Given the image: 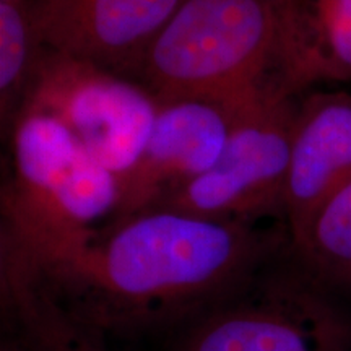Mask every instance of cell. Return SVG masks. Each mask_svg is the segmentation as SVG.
I'll list each match as a JSON object with an SVG mask.
<instances>
[{
  "instance_id": "1",
  "label": "cell",
  "mask_w": 351,
  "mask_h": 351,
  "mask_svg": "<svg viewBox=\"0 0 351 351\" xmlns=\"http://www.w3.org/2000/svg\"><path fill=\"white\" fill-rule=\"evenodd\" d=\"M278 239L257 223L156 208L46 256L3 251L13 276L62 291L96 326L204 311L252 280Z\"/></svg>"
},
{
  "instance_id": "2",
  "label": "cell",
  "mask_w": 351,
  "mask_h": 351,
  "mask_svg": "<svg viewBox=\"0 0 351 351\" xmlns=\"http://www.w3.org/2000/svg\"><path fill=\"white\" fill-rule=\"evenodd\" d=\"M282 57L283 16L269 0H184L130 78L160 101L241 108L285 83Z\"/></svg>"
},
{
  "instance_id": "3",
  "label": "cell",
  "mask_w": 351,
  "mask_h": 351,
  "mask_svg": "<svg viewBox=\"0 0 351 351\" xmlns=\"http://www.w3.org/2000/svg\"><path fill=\"white\" fill-rule=\"evenodd\" d=\"M13 178L2 192L3 247L57 252L111 225L119 179L52 114L25 108L10 130Z\"/></svg>"
},
{
  "instance_id": "4",
  "label": "cell",
  "mask_w": 351,
  "mask_h": 351,
  "mask_svg": "<svg viewBox=\"0 0 351 351\" xmlns=\"http://www.w3.org/2000/svg\"><path fill=\"white\" fill-rule=\"evenodd\" d=\"M301 95L278 83L241 108L217 163L158 208L230 221L257 223L270 215L283 217Z\"/></svg>"
},
{
  "instance_id": "5",
  "label": "cell",
  "mask_w": 351,
  "mask_h": 351,
  "mask_svg": "<svg viewBox=\"0 0 351 351\" xmlns=\"http://www.w3.org/2000/svg\"><path fill=\"white\" fill-rule=\"evenodd\" d=\"M251 282L202 311L179 351H351V322L314 278Z\"/></svg>"
},
{
  "instance_id": "6",
  "label": "cell",
  "mask_w": 351,
  "mask_h": 351,
  "mask_svg": "<svg viewBox=\"0 0 351 351\" xmlns=\"http://www.w3.org/2000/svg\"><path fill=\"white\" fill-rule=\"evenodd\" d=\"M25 108L62 121L121 179L147 143L160 99L132 78L47 47Z\"/></svg>"
},
{
  "instance_id": "7",
  "label": "cell",
  "mask_w": 351,
  "mask_h": 351,
  "mask_svg": "<svg viewBox=\"0 0 351 351\" xmlns=\"http://www.w3.org/2000/svg\"><path fill=\"white\" fill-rule=\"evenodd\" d=\"M241 108L208 99L160 101L138 160L119 179V207L111 225L161 207L207 173L221 155Z\"/></svg>"
},
{
  "instance_id": "8",
  "label": "cell",
  "mask_w": 351,
  "mask_h": 351,
  "mask_svg": "<svg viewBox=\"0 0 351 351\" xmlns=\"http://www.w3.org/2000/svg\"><path fill=\"white\" fill-rule=\"evenodd\" d=\"M184 0H29L44 44L127 78Z\"/></svg>"
},
{
  "instance_id": "9",
  "label": "cell",
  "mask_w": 351,
  "mask_h": 351,
  "mask_svg": "<svg viewBox=\"0 0 351 351\" xmlns=\"http://www.w3.org/2000/svg\"><path fill=\"white\" fill-rule=\"evenodd\" d=\"M351 181V95L343 90L302 93L293 127L283 195L288 232Z\"/></svg>"
},
{
  "instance_id": "10",
  "label": "cell",
  "mask_w": 351,
  "mask_h": 351,
  "mask_svg": "<svg viewBox=\"0 0 351 351\" xmlns=\"http://www.w3.org/2000/svg\"><path fill=\"white\" fill-rule=\"evenodd\" d=\"M282 77L296 93L351 82V0H300L283 25Z\"/></svg>"
},
{
  "instance_id": "11",
  "label": "cell",
  "mask_w": 351,
  "mask_h": 351,
  "mask_svg": "<svg viewBox=\"0 0 351 351\" xmlns=\"http://www.w3.org/2000/svg\"><path fill=\"white\" fill-rule=\"evenodd\" d=\"M288 234L311 278L351 293V181Z\"/></svg>"
},
{
  "instance_id": "12",
  "label": "cell",
  "mask_w": 351,
  "mask_h": 351,
  "mask_svg": "<svg viewBox=\"0 0 351 351\" xmlns=\"http://www.w3.org/2000/svg\"><path fill=\"white\" fill-rule=\"evenodd\" d=\"M29 0L0 2V119L10 132L28 98L46 52Z\"/></svg>"
},
{
  "instance_id": "13",
  "label": "cell",
  "mask_w": 351,
  "mask_h": 351,
  "mask_svg": "<svg viewBox=\"0 0 351 351\" xmlns=\"http://www.w3.org/2000/svg\"><path fill=\"white\" fill-rule=\"evenodd\" d=\"M269 2L274 3V5L278 8L280 13H282L283 23H285V20L291 15V12L295 10V7L298 5V2H300V0H269Z\"/></svg>"
},
{
  "instance_id": "14",
  "label": "cell",
  "mask_w": 351,
  "mask_h": 351,
  "mask_svg": "<svg viewBox=\"0 0 351 351\" xmlns=\"http://www.w3.org/2000/svg\"><path fill=\"white\" fill-rule=\"evenodd\" d=\"M0 2H25V0H0Z\"/></svg>"
}]
</instances>
